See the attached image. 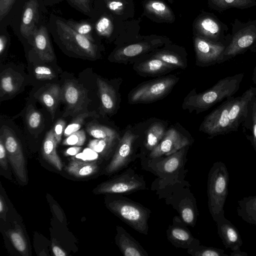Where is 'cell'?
<instances>
[{
  "instance_id": "cell-24",
  "label": "cell",
  "mask_w": 256,
  "mask_h": 256,
  "mask_svg": "<svg viewBox=\"0 0 256 256\" xmlns=\"http://www.w3.org/2000/svg\"><path fill=\"white\" fill-rule=\"evenodd\" d=\"M115 240L121 252L124 256H148L147 252L123 228L116 227Z\"/></svg>"
},
{
  "instance_id": "cell-7",
  "label": "cell",
  "mask_w": 256,
  "mask_h": 256,
  "mask_svg": "<svg viewBox=\"0 0 256 256\" xmlns=\"http://www.w3.org/2000/svg\"><path fill=\"white\" fill-rule=\"evenodd\" d=\"M231 25V40L224 50L223 62L248 50H256V20L243 22L236 18Z\"/></svg>"
},
{
  "instance_id": "cell-15",
  "label": "cell",
  "mask_w": 256,
  "mask_h": 256,
  "mask_svg": "<svg viewBox=\"0 0 256 256\" xmlns=\"http://www.w3.org/2000/svg\"><path fill=\"white\" fill-rule=\"evenodd\" d=\"M196 26L199 34L198 36L226 46L231 40L228 26L213 14L203 15L198 20Z\"/></svg>"
},
{
  "instance_id": "cell-10",
  "label": "cell",
  "mask_w": 256,
  "mask_h": 256,
  "mask_svg": "<svg viewBox=\"0 0 256 256\" xmlns=\"http://www.w3.org/2000/svg\"><path fill=\"white\" fill-rule=\"evenodd\" d=\"M146 182L142 176L132 168L100 184L94 190L96 194H128L145 190Z\"/></svg>"
},
{
  "instance_id": "cell-6",
  "label": "cell",
  "mask_w": 256,
  "mask_h": 256,
  "mask_svg": "<svg viewBox=\"0 0 256 256\" xmlns=\"http://www.w3.org/2000/svg\"><path fill=\"white\" fill-rule=\"evenodd\" d=\"M178 80L177 76L169 74L142 82L130 92L128 102L148 104L161 100L170 92Z\"/></svg>"
},
{
  "instance_id": "cell-13",
  "label": "cell",
  "mask_w": 256,
  "mask_h": 256,
  "mask_svg": "<svg viewBox=\"0 0 256 256\" xmlns=\"http://www.w3.org/2000/svg\"><path fill=\"white\" fill-rule=\"evenodd\" d=\"M236 98L234 96L227 98L220 105L206 116L200 125L199 130L210 138L233 132L228 114Z\"/></svg>"
},
{
  "instance_id": "cell-42",
  "label": "cell",
  "mask_w": 256,
  "mask_h": 256,
  "mask_svg": "<svg viewBox=\"0 0 256 256\" xmlns=\"http://www.w3.org/2000/svg\"><path fill=\"white\" fill-rule=\"evenodd\" d=\"M86 138L84 131L83 130H80L67 136L64 140L62 144L65 146H80L84 144Z\"/></svg>"
},
{
  "instance_id": "cell-56",
  "label": "cell",
  "mask_w": 256,
  "mask_h": 256,
  "mask_svg": "<svg viewBox=\"0 0 256 256\" xmlns=\"http://www.w3.org/2000/svg\"><path fill=\"white\" fill-rule=\"evenodd\" d=\"M252 80L255 85H256V64L254 69Z\"/></svg>"
},
{
  "instance_id": "cell-38",
  "label": "cell",
  "mask_w": 256,
  "mask_h": 256,
  "mask_svg": "<svg viewBox=\"0 0 256 256\" xmlns=\"http://www.w3.org/2000/svg\"><path fill=\"white\" fill-rule=\"evenodd\" d=\"M90 117L98 118L99 116L95 111L82 112L77 115L73 120L66 128L64 135L67 137L73 132L80 130L86 118Z\"/></svg>"
},
{
  "instance_id": "cell-17",
  "label": "cell",
  "mask_w": 256,
  "mask_h": 256,
  "mask_svg": "<svg viewBox=\"0 0 256 256\" xmlns=\"http://www.w3.org/2000/svg\"><path fill=\"white\" fill-rule=\"evenodd\" d=\"M196 52V64L207 67L223 62L226 45L215 43L200 36L194 40Z\"/></svg>"
},
{
  "instance_id": "cell-51",
  "label": "cell",
  "mask_w": 256,
  "mask_h": 256,
  "mask_svg": "<svg viewBox=\"0 0 256 256\" xmlns=\"http://www.w3.org/2000/svg\"><path fill=\"white\" fill-rule=\"evenodd\" d=\"M6 207L4 198L2 195L0 196V216L4 220H6Z\"/></svg>"
},
{
  "instance_id": "cell-1",
  "label": "cell",
  "mask_w": 256,
  "mask_h": 256,
  "mask_svg": "<svg viewBox=\"0 0 256 256\" xmlns=\"http://www.w3.org/2000/svg\"><path fill=\"white\" fill-rule=\"evenodd\" d=\"M244 77V74L240 73L222 78L200 93L192 90L184 98L182 108L190 113L195 111L196 114L208 110L223 100L233 96L238 90Z\"/></svg>"
},
{
  "instance_id": "cell-41",
  "label": "cell",
  "mask_w": 256,
  "mask_h": 256,
  "mask_svg": "<svg viewBox=\"0 0 256 256\" xmlns=\"http://www.w3.org/2000/svg\"><path fill=\"white\" fill-rule=\"evenodd\" d=\"M26 122L30 130L38 129L42 122L40 113L34 108L29 110L26 114Z\"/></svg>"
},
{
  "instance_id": "cell-40",
  "label": "cell",
  "mask_w": 256,
  "mask_h": 256,
  "mask_svg": "<svg viewBox=\"0 0 256 256\" xmlns=\"http://www.w3.org/2000/svg\"><path fill=\"white\" fill-rule=\"evenodd\" d=\"M66 23L78 33L94 42V39L92 34V27L90 24L85 22H78L72 20H68Z\"/></svg>"
},
{
  "instance_id": "cell-37",
  "label": "cell",
  "mask_w": 256,
  "mask_h": 256,
  "mask_svg": "<svg viewBox=\"0 0 256 256\" xmlns=\"http://www.w3.org/2000/svg\"><path fill=\"white\" fill-rule=\"evenodd\" d=\"M146 8L148 12L162 19L170 20L172 18L170 10L161 2L150 0L146 4Z\"/></svg>"
},
{
  "instance_id": "cell-4",
  "label": "cell",
  "mask_w": 256,
  "mask_h": 256,
  "mask_svg": "<svg viewBox=\"0 0 256 256\" xmlns=\"http://www.w3.org/2000/svg\"><path fill=\"white\" fill-rule=\"evenodd\" d=\"M106 205L112 213L132 228L141 234H148V220L151 213L148 208L119 195L108 200Z\"/></svg>"
},
{
  "instance_id": "cell-29",
  "label": "cell",
  "mask_w": 256,
  "mask_h": 256,
  "mask_svg": "<svg viewBox=\"0 0 256 256\" xmlns=\"http://www.w3.org/2000/svg\"><path fill=\"white\" fill-rule=\"evenodd\" d=\"M62 88L58 84L50 85L42 92L38 100L46 107L54 119L56 110L61 100Z\"/></svg>"
},
{
  "instance_id": "cell-33",
  "label": "cell",
  "mask_w": 256,
  "mask_h": 256,
  "mask_svg": "<svg viewBox=\"0 0 256 256\" xmlns=\"http://www.w3.org/2000/svg\"><path fill=\"white\" fill-rule=\"evenodd\" d=\"M176 67V68L185 69L188 66L186 55L180 54L168 50H162L150 56Z\"/></svg>"
},
{
  "instance_id": "cell-5",
  "label": "cell",
  "mask_w": 256,
  "mask_h": 256,
  "mask_svg": "<svg viewBox=\"0 0 256 256\" xmlns=\"http://www.w3.org/2000/svg\"><path fill=\"white\" fill-rule=\"evenodd\" d=\"M228 172L224 163L214 162L210 169L208 178V207L215 220L224 214V205L228 194Z\"/></svg>"
},
{
  "instance_id": "cell-14",
  "label": "cell",
  "mask_w": 256,
  "mask_h": 256,
  "mask_svg": "<svg viewBox=\"0 0 256 256\" xmlns=\"http://www.w3.org/2000/svg\"><path fill=\"white\" fill-rule=\"evenodd\" d=\"M61 100L66 106L63 116H76L86 111L90 102L86 90L78 82L70 80L66 82L62 88Z\"/></svg>"
},
{
  "instance_id": "cell-32",
  "label": "cell",
  "mask_w": 256,
  "mask_h": 256,
  "mask_svg": "<svg viewBox=\"0 0 256 256\" xmlns=\"http://www.w3.org/2000/svg\"><path fill=\"white\" fill-rule=\"evenodd\" d=\"M211 7L218 12L234 8L246 9L256 6V0H208Z\"/></svg>"
},
{
  "instance_id": "cell-45",
  "label": "cell",
  "mask_w": 256,
  "mask_h": 256,
  "mask_svg": "<svg viewBox=\"0 0 256 256\" xmlns=\"http://www.w3.org/2000/svg\"><path fill=\"white\" fill-rule=\"evenodd\" d=\"M252 144L256 152V96H254L252 103Z\"/></svg>"
},
{
  "instance_id": "cell-35",
  "label": "cell",
  "mask_w": 256,
  "mask_h": 256,
  "mask_svg": "<svg viewBox=\"0 0 256 256\" xmlns=\"http://www.w3.org/2000/svg\"><path fill=\"white\" fill-rule=\"evenodd\" d=\"M8 236L13 246L22 256H28L27 242L20 226L16 222L14 228L8 232Z\"/></svg>"
},
{
  "instance_id": "cell-44",
  "label": "cell",
  "mask_w": 256,
  "mask_h": 256,
  "mask_svg": "<svg viewBox=\"0 0 256 256\" xmlns=\"http://www.w3.org/2000/svg\"><path fill=\"white\" fill-rule=\"evenodd\" d=\"M34 75L39 80H50L56 77L52 70L45 66H37L34 69Z\"/></svg>"
},
{
  "instance_id": "cell-55",
  "label": "cell",
  "mask_w": 256,
  "mask_h": 256,
  "mask_svg": "<svg viewBox=\"0 0 256 256\" xmlns=\"http://www.w3.org/2000/svg\"><path fill=\"white\" fill-rule=\"evenodd\" d=\"M230 255L231 256H247L248 254L246 252H242L240 249L235 251H232Z\"/></svg>"
},
{
  "instance_id": "cell-52",
  "label": "cell",
  "mask_w": 256,
  "mask_h": 256,
  "mask_svg": "<svg viewBox=\"0 0 256 256\" xmlns=\"http://www.w3.org/2000/svg\"><path fill=\"white\" fill-rule=\"evenodd\" d=\"M81 150V147L78 146H74L67 149L65 152L66 156H74L76 154Z\"/></svg>"
},
{
  "instance_id": "cell-48",
  "label": "cell",
  "mask_w": 256,
  "mask_h": 256,
  "mask_svg": "<svg viewBox=\"0 0 256 256\" xmlns=\"http://www.w3.org/2000/svg\"><path fill=\"white\" fill-rule=\"evenodd\" d=\"M6 152L2 135L0 136V164L4 170L8 169V162L6 159Z\"/></svg>"
},
{
  "instance_id": "cell-30",
  "label": "cell",
  "mask_w": 256,
  "mask_h": 256,
  "mask_svg": "<svg viewBox=\"0 0 256 256\" xmlns=\"http://www.w3.org/2000/svg\"><path fill=\"white\" fill-rule=\"evenodd\" d=\"M98 170L96 161L72 160L66 166V170L70 175L76 178H84L95 174Z\"/></svg>"
},
{
  "instance_id": "cell-26",
  "label": "cell",
  "mask_w": 256,
  "mask_h": 256,
  "mask_svg": "<svg viewBox=\"0 0 256 256\" xmlns=\"http://www.w3.org/2000/svg\"><path fill=\"white\" fill-rule=\"evenodd\" d=\"M32 36L33 46L40 58L46 62L52 61L55 56L46 28L41 26L36 28Z\"/></svg>"
},
{
  "instance_id": "cell-21",
  "label": "cell",
  "mask_w": 256,
  "mask_h": 256,
  "mask_svg": "<svg viewBox=\"0 0 256 256\" xmlns=\"http://www.w3.org/2000/svg\"><path fill=\"white\" fill-rule=\"evenodd\" d=\"M154 44L147 42L136 43L122 47L115 50L109 57L114 62L133 64L154 49Z\"/></svg>"
},
{
  "instance_id": "cell-12",
  "label": "cell",
  "mask_w": 256,
  "mask_h": 256,
  "mask_svg": "<svg viewBox=\"0 0 256 256\" xmlns=\"http://www.w3.org/2000/svg\"><path fill=\"white\" fill-rule=\"evenodd\" d=\"M139 135L138 154L142 158L148 154L161 142L168 128L166 122L156 118H151L134 126Z\"/></svg>"
},
{
  "instance_id": "cell-49",
  "label": "cell",
  "mask_w": 256,
  "mask_h": 256,
  "mask_svg": "<svg viewBox=\"0 0 256 256\" xmlns=\"http://www.w3.org/2000/svg\"><path fill=\"white\" fill-rule=\"evenodd\" d=\"M71 2L83 12L88 14L90 12V0H70Z\"/></svg>"
},
{
  "instance_id": "cell-8",
  "label": "cell",
  "mask_w": 256,
  "mask_h": 256,
  "mask_svg": "<svg viewBox=\"0 0 256 256\" xmlns=\"http://www.w3.org/2000/svg\"><path fill=\"white\" fill-rule=\"evenodd\" d=\"M139 148V135L134 126H128L119 140L111 160L105 168L111 174L126 167L136 155Z\"/></svg>"
},
{
  "instance_id": "cell-2",
  "label": "cell",
  "mask_w": 256,
  "mask_h": 256,
  "mask_svg": "<svg viewBox=\"0 0 256 256\" xmlns=\"http://www.w3.org/2000/svg\"><path fill=\"white\" fill-rule=\"evenodd\" d=\"M186 183L184 180L168 182L158 178L154 184L157 194L176 210L182 222L194 227L198 212L196 199Z\"/></svg>"
},
{
  "instance_id": "cell-9",
  "label": "cell",
  "mask_w": 256,
  "mask_h": 256,
  "mask_svg": "<svg viewBox=\"0 0 256 256\" xmlns=\"http://www.w3.org/2000/svg\"><path fill=\"white\" fill-rule=\"evenodd\" d=\"M56 27L60 40L68 50L81 56L96 58L98 47L93 42L61 20L56 21Z\"/></svg>"
},
{
  "instance_id": "cell-43",
  "label": "cell",
  "mask_w": 256,
  "mask_h": 256,
  "mask_svg": "<svg viewBox=\"0 0 256 256\" xmlns=\"http://www.w3.org/2000/svg\"><path fill=\"white\" fill-rule=\"evenodd\" d=\"M96 29L100 35L108 36L112 30V22L106 17H102L96 24Z\"/></svg>"
},
{
  "instance_id": "cell-18",
  "label": "cell",
  "mask_w": 256,
  "mask_h": 256,
  "mask_svg": "<svg viewBox=\"0 0 256 256\" xmlns=\"http://www.w3.org/2000/svg\"><path fill=\"white\" fill-rule=\"evenodd\" d=\"M256 96V88L250 87L236 100L230 107L228 117L233 131H236L240 125L252 120V103Z\"/></svg>"
},
{
  "instance_id": "cell-39",
  "label": "cell",
  "mask_w": 256,
  "mask_h": 256,
  "mask_svg": "<svg viewBox=\"0 0 256 256\" xmlns=\"http://www.w3.org/2000/svg\"><path fill=\"white\" fill-rule=\"evenodd\" d=\"M187 252L193 256H228L222 249L206 246L200 245V244L188 249Z\"/></svg>"
},
{
  "instance_id": "cell-20",
  "label": "cell",
  "mask_w": 256,
  "mask_h": 256,
  "mask_svg": "<svg viewBox=\"0 0 256 256\" xmlns=\"http://www.w3.org/2000/svg\"><path fill=\"white\" fill-rule=\"evenodd\" d=\"M132 68L139 76L144 77H160L177 69L160 60L142 56L132 64Z\"/></svg>"
},
{
  "instance_id": "cell-34",
  "label": "cell",
  "mask_w": 256,
  "mask_h": 256,
  "mask_svg": "<svg viewBox=\"0 0 256 256\" xmlns=\"http://www.w3.org/2000/svg\"><path fill=\"white\" fill-rule=\"evenodd\" d=\"M120 136L118 138L98 139L90 140L88 147L93 151L103 156L114 152Z\"/></svg>"
},
{
  "instance_id": "cell-54",
  "label": "cell",
  "mask_w": 256,
  "mask_h": 256,
  "mask_svg": "<svg viewBox=\"0 0 256 256\" xmlns=\"http://www.w3.org/2000/svg\"><path fill=\"white\" fill-rule=\"evenodd\" d=\"M7 42L6 38L4 35H1L0 36V54H2L6 46Z\"/></svg>"
},
{
  "instance_id": "cell-19",
  "label": "cell",
  "mask_w": 256,
  "mask_h": 256,
  "mask_svg": "<svg viewBox=\"0 0 256 256\" xmlns=\"http://www.w3.org/2000/svg\"><path fill=\"white\" fill-rule=\"evenodd\" d=\"M168 241L175 247L184 249L192 248L200 244L182 222L180 216H174L172 224L166 230Z\"/></svg>"
},
{
  "instance_id": "cell-11",
  "label": "cell",
  "mask_w": 256,
  "mask_h": 256,
  "mask_svg": "<svg viewBox=\"0 0 256 256\" xmlns=\"http://www.w3.org/2000/svg\"><path fill=\"white\" fill-rule=\"evenodd\" d=\"M194 140L179 124L170 126L160 143L146 156L142 158H155L170 155L182 148L190 146Z\"/></svg>"
},
{
  "instance_id": "cell-31",
  "label": "cell",
  "mask_w": 256,
  "mask_h": 256,
  "mask_svg": "<svg viewBox=\"0 0 256 256\" xmlns=\"http://www.w3.org/2000/svg\"><path fill=\"white\" fill-rule=\"evenodd\" d=\"M237 213L244 221L256 226V196L244 197L238 201Z\"/></svg>"
},
{
  "instance_id": "cell-23",
  "label": "cell",
  "mask_w": 256,
  "mask_h": 256,
  "mask_svg": "<svg viewBox=\"0 0 256 256\" xmlns=\"http://www.w3.org/2000/svg\"><path fill=\"white\" fill-rule=\"evenodd\" d=\"M216 223L218 233L226 248L232 251L240 249L242 240L238 229L227 220L224 215L218 217L215 220Z\"/></svg>"
},
{
  "instance_id": "cell-36",
  "label": "cell",
  "mask_w": 256,
  "mask_h": 256,
  "mask_svg": "<svg viewBox=\"0 0 256 256\" xmlns=\"http://www.w3.org/2000/svg\"><path fill=\"white\" fill-rule=\"evenodd\" d=\"M86 130L89 134L95 138L102 139L120 136L116 130L110 127L95 123L89 124L87 126Z\"/></svg>"
},
{
  "instance_id": "cell-3",
  "label": "cell",
  "mask_w": 256,
  "mask_h": 256,
  "mask_svg": "<svg viewBox=\"0 0 256 256\" xmlns=\"http://www.w3.org/2000/svg\"><path fill=\"white\" fill-rule=\"evenodd\" d=\"M190 146H184L168 156L142 158V166L144 170L152 172L160 180L168 182L183 180L186 172L184 168Z\"/></svg>"
},
{
  "instance_id": "cell-25",
  "label": "cell",
  "mask_w": 256,
  "mask_h": 256,
  "mask_svg": "<svg viewBox=\"0 0 256 256\" xmlns=\"http://www.w3.org/2000/svg\"><path fill=\"white\" fill-rule=\"evenodd\" d=\"M39 20L38 0H29L23 8L20 31L22 36L29 40L36 29Z\"/></svg>"
},
{
  "instance_id": "cell-16",
  "label": "cell",
  "mask_w": 256,
  "mask_h": 256,
  "mask_svg": "<svg viewBox=\"0 0 256 256\" xmlns=\"http://www.w3.org/2000/svg\"><path fill=\"white\" fill-rule=\"evenodd\" d=\"M7 156L19 180L22 182L27 181L26 162L20 144L11 130L3 126L1 128Z\"/></svg>"
},
{
  "instance_id": "cell-53",
  "label": "cell",
  "mask_w": 256,
  "mask_h": 256,
  "mask_svg": "<svg viewBox=\"0 0 256 256\" xmlns=\"http://www.w3.org/2000/svg\"><path fill=\"white\" fill-rule=\"evenodd\" d=\"M52 250L54 253V254L55 256H66V252L62 250L60 246L56 245L54 244H52Z\"/></svg>"
},
{
  "instance_id": "cell-22",
  "label": "cell",
  "mask_w": 256,
  "mask_h": 256,
  "mask_svg": "<svg viewBox=\"0 0 256 256\" xmlns=\"http://www.w3.org/2000/svg\"><path fill=\"white\" fill-rule=\"evenodd\" d=\"M96 84L103 111L109 115L114 114L120 100L118 88L100 78L96 79Z\"/></svg>"
},
{
  "instance_id": "cell-50",
  "label": "cell",
  "mask_w": 256,
  "mask_h": 256,
  "mask_svg": "<svg viewBox=\"0 0 256 256\" xmlns=\"http://www.w3.org/2000/svg\"><path fill=\"white\" fill-rule=\"evenodd\" d=\"M108 8L115 12H120L123 8V4L120 2L112 1L108 3Z\"/></svg>"
},
{
  "instance_id": "cell-46",
  "label": "cell",
  "mask_w": 256,
  "mask_h": 256,
  "mask_svg": "<svg viewBox=\"0 0 256 256\" xmlns=\"http://www.w3.org/2000/svg\"><path fill=\"white\" fill-rule=\"evenodd\" d=\"M66 128L65 122L61 119L58 120L54 124L52 131L58 144L60 142Z\"/></svg>"
},
{
  "instance_id": "cell-27",
  "label": "cell",
  "mask_w": 256,
  "mask_h": 256,
  "mask_svg": "<svg viewBox=\"0 0 256 256\" xmlns=\"http://www.w3.org/2000/svg\"><path fill=\"white\" fill-rule=\"evenodd\" d=\"M22 76L11 69L4 70L0 74V94H12L19 90L22 81Z\"/></svg>"
},
{
  "instance_id": "cell-47",
  "label": "cell",
  "mask_w": 256,
  "mask_h": 256,
  "mask_svg": "<svg viewBox=\"0 0 256 256\" xmlns=\"http://www.w3.org/2000/svg\"><path fill=\"white\" fill-rule=\"evenodd\" d=\"M16 0H0V20L6 16Z\"/></svg>"
},
{
  "instance_id": "cell-28",
  "label": "cell",
  "mask_w": 256,
  "mask_h": 256,
  "mask_svg": "<svg viewBox=\"0 0 256 256\" xmlns=\"http://www.w3.org/2000/svg\"><path fill=\"white\" fill-rule=\"evenodd\" d=\"M57 142L54 138L52 129L47 132L44 140L42 154L44 158L58 170H62V164L57 154Z\"/></svg>"
}]
</instances>
